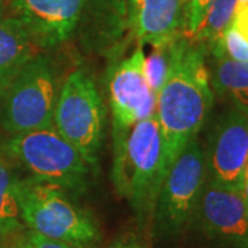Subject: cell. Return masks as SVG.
I'll return each mask as SVG.
<instances>
[{"mask_svg": "<svg viewBox=\"0 0 248 248\" xmlns=\"http://www.w3.org/2000/svg\"><path fill=\"white\" fill-rule=\"evenodd\" d=\"M210 73L202 46L178 37L171 45L169 73L156 95L161 133V178L186 145L197 137L213 107Z\"/></svg>", "mask_w": 248, "mask_h": 248, "instance_id": "6da1fadb", "label": "cell"}, {"mask_svg": "<svg viewBox=\"0 0 248 248\" xmlns=\"http://www.w3.org/2000/svg\"><path fill=\"white\" fill-rule=\"evenodd\" d=\"M112 179L120 195L140 215L149 217L157 199L161 178V133L156 113L113 135Z\"/></svg>", "mask_w": 248, "mask_h": 248, "instance_id": "7a4b0ae2", "label": "cell"}, {"mask_svg": "<svg viewBox=\"0 0 248 248\" xmlns=\"http://www.w3.org/2000/svg\"><path fill=\"white\" fill-rule=\"evenodd\" d=\"M16 190L21 219L29 231L75 248H91L99 241L97 223L61 186L28 178L17 179Z\"/></svg>", "mask_w": 248, "mask_h": 248, "instance_id": "3957f363", "label": "cell"}, {"mask_svg": "<svg viewBox=\"0 0 248 248\" xmlns=\"http://www.w3.org/2000/svg\"><path fill=\"white\" fill-rule=\"evenodd\" d=\"M54 66L45 55H36L21 69L1 94L0 119L10 135L54 127L58 99Z\"/></svg>", "mask_w": 248, "mask_h": 248, "instance_id": "277c9868", "label": "cell"}, {"mask_svg": "<svg viewBox=\"0 0 248 248\" xmlns=\"http://www.w3.org/2000/svg\"><path fill=\"white\" fill-rule=\"evenodd\" d=\"M6 152L32 174V178L80 192L87 184L90 166L84 156L54 127L11 135Z\"/></svg>", "mask_w": 248, "mask_h": 248, "instance_id": "5b68a950", "label": "cell"}, {"mask_svg": "<svg viewBox=\"0 0 248 248\" xmlns=\"http://www.w3.org/2000/svg\"><path fill=\"white\" fill-rule=\"evenodd\" d=\"M205 175V153L197 138H193L179 153L160 185L152 213L156 236H178L195 218Z\"/></svg>", "mask_w": 248, "mask_h": 248, "instance_id": "8992f818", "label": "cell"}, {"mask_svg": "<svg viewBox=\"0 0 248 248\" xmlns=\"http://www.w3.org/2000/svg\"><path fill=\"white\" fill-rule=\"evenodd\" d=\"M54 128L84 156L90 166L97 163L104 109L94 80L84 71H75L62 84L54 112Z\"/></svg>", "mask_w": 248, "mask_h": 248, "instance_id": "52a82bcc", "label": "cell"}, {"mask_svg": "<svg viewBox=\"0 0 248 248\" xmlns=\"http://www.w3.org/2000/svg\"><path fill=\"white\" fill-rule=\"evenodd\" d=\"M143 62L145 53L140 45L131 55L116 65L109 78L108 91L113 135L125 133L134 124L156 112V94L148 84Z\"/></svg>", "mask_w": 248, "mask_h": 248, "instance_id": "ba28073f", "label": "cell"}, {"mask_svg": "<svg viewBox=\"0 0 248 248\" xmlns=\"http://www.w3.org/2000/svg\"><path fill=\"white\" fill-rule=\"evenodd\" d=\"M196 215L208 239L231 248H248V208L240 189L205 181Z\"/></svg>", "mask_w": 248, "mask_h": 248, "instance_id": "9c48e42d", "label": "cell"}, {"mask_svg": "<svg viewBox=\"0 0 248 248\" xmlns=\"http://www.w3.org/2000/svg\"><path fill=\"white\" fill-rule=\"evenodd\" d=\"M248 160V115L233 109L217 124L205 155L210 179L219 185L241 189Z\"/></svg>", "mask_w": 248, "mask_h": 248, "instance_id": "30bf717a", "label": "cell"}, {"mask_svg": "<svg viewBox=\"0 0 248 248\" xmlns=\"http://www.w3.org/2000/svg\"><path fill=\"white\" fill-rule=\"evenodd\" d=\"M10 3L40 48L68 40L87 6V0H11Z\"/></svg>", "mask_w": 248, "mask_h": 248, "instance_id": "8fae6325", "label": "cell"}, {"mask_svg": "<svg viewBox=\"0 0 248 248\" xmlns=\"http://www.w3.org/2000/svg\"><path fill=\"white\" fill-rule=\"evenodd\" d=\"M187 0H130L128 24L141 45L161 47L179 37Z\"/></svg>", "mask_w": 248, "mask_h": 248, "instance_id": "7c38bea8", "label": "cell"}, {"mask_svg": "<svg viewBox=\"0 0 248 248\" xmlns=\"http://www.w3.org/2000/svg\"><path fill=\"white\" fill-rule=\"evenodd\" d=\"M239 0H187L179 37L193 45L213 47L231 27Z\"/></svg>", "mask_w": 248, "mask_h": 248, "instance_id": "4fadbf2b", "label": "cell"}, {"mask_svg": "<svg viewBox=\"0 0 248 248\" xmlns=\"http://www.w3.org/2000/svg\"><path fill=\"white\" fill-rule=\"evenodd\" d=\"M39 48L21 18L0 4V97L21 69L39 55Z\"/></svg>", "mask_w": 248, "mask_h": 248, "instance_id": "5bb4252c", "label": "cell"}, {"mask_svg": "<svg viewBox=\"0 0 248 248\" xmlns=\"http://www.w3.org/2000/svg\"><path fill=\"white\" fill-rule=\"evenodd\" d=\"M214 57L215 62L208 72L214 90L248 115V62L234 61L223 54Z\"/></svg>", "mask_w": 248, "mask_h": 248, "instance_id": "9a60e30c", "label": "cell"}, {"mask_svg": "<svg viewBox=\"0 0 248 248\" xmlns=\"http://www.w3.org/2000/svg\"><path fill=\"white\" fill-rule=\"evenodd\" d=\"M17 178L11 167L0 155V237H7L22 228L17 199Z\"/></svg>", "mask_w": 248, "mask_h": 248, "instance_id": "2e32d148", "label": "cell"}, {"mask_svg": "<svg viewBox=\"0 0 248 248\" xmlns=\"http://www.w3.org/2000/svg\"><path fill=\"white\" fill-rule=\"evenodd\" d=\"M171 45L172 43L161 47H152L153 50L151 54L145 55V62H143L145 76L149 87L156 95L169 73L170 63H171Z\"/></svg>", "mask_w": 248, "mask_h": 248, "instance_id": "e0dca14e", "label": "cell"}, {"mask_svg": "<svg viewBox=\"0 0 248 248\" xmlns=\"http://www.w3.org/2000/svg\"><path fill=\"white\" fill-rule=\"evenodd\" d=\"M211 50L214 55L223 54L234 61L248 62V42L232 27V24Z\"/></svg>", "mask_w": 248, "mask_h": 248, "instance_id": "ac0fdd59", "label": "cell"}, {"mask_svg": "<svg viewBox=\"0 0 248 248\" xmlns=\"http://www.w3.org/2000/svg\"><path fill=\"white\" fill-rule=\"evenodd\" d=\"M98 16L110 31H116L128 22L130 0H93Z\"/></svg>", "mask_w": 248, "mask_h": 248, "instance_id": "d6986e66", "label": "cell"}, {"mask_svg": "<svg viewBox=\"0 0 248 248\" xmlns=\"http://www.w3.org/2000/svg\"><path fill=\"white\" fill-rule=\"evenodd\" d=\"M22 248H75L71 244H66L60 240L50 239L42 236L39 233L32 231H28L27 234H24L21 239H18Z\"/></svg>", "mask_w": 248, "mask_h": 248, "instance_id": "ffe728a7", "label": "cell"}, {"mask_svg": "<svg viewBox=\"0 0 248 248\" xmlns=\"http://www.w3.org/2000/svg\"><path fill=\"white\" fill-rule=\"evenodd\" d=\"M232 27L248 42V1L237 3Z\"/></svg>", "mask_w": 248, "mask_h": 248, "instance_id": "44dd1931", "label": "cell"}, {"mask_svg": "<svg viewBox=\"0 0 248 248\" xmlns=\"http://www.w3.org/2000/svg\"><path fill=\"white\" fill-rule=\"evenodd\" d=\"M241 195L244 197V202L247 204L248 208V160L246 163V167H244V172H243V182H241Z\"/></svg>", "mask_w": 248, "mask_h": 248, "instance_id": "7402d4cb", "label": "cell"}, {"mask_svg": "<svg viewBox=\"0 0 248 248\" xmlns=\"http://www.w3.org/2000/svg\"><path fill=\"white\" fill-rule=\"evenodd\" d=\"M109 248H141L138 246V243H135L133 240H119L115 244H112Z\"/></svg>", "mask_w": 248, "mask_h": 248, "instance_id": "603a6c76", "label": "cell"}, {"mask_svg": "<svg viewBox=\"0 0 248 248\" xmlns=\"http://www.w3.org/2000/svg\"><path fill=\"white\" fill-rule=\"evenodd\" d=\"M9 248H22L21 247V244H19V241H16V243H14V244H13V246H10Z\"/></svg>", "mask_w": 248, "mask_h": 248, "instance_id": "cb8c5ba5", "label": "cell"}, {"mask_svg": "<svg viewBox=\"0 0 248 248\" xmlns=\"http://www.w3.org/2000/svg\"><path fill=\"white\" fill-rule=\"evenodd\" d=\"M243 1H248V0H239V3H243Z\"/></svg>", "mask_w": 248, "mask_h": 248, "instance_id": "d4e9b609", "label": "cell"}, {"mask_svg": "<svg viewBox=\"0 0 248 248\" xmlns=\"http://www.w3.org/2000/svg\"><path fill=\"white\" fill-rule=\"evenodd\" d=\"M7 1H11V0H7Z\"/></svg>", "mask_w": 248, "mask_h": 248, "instance_id": "484cf974", "label": "cell"}]
</instances>
